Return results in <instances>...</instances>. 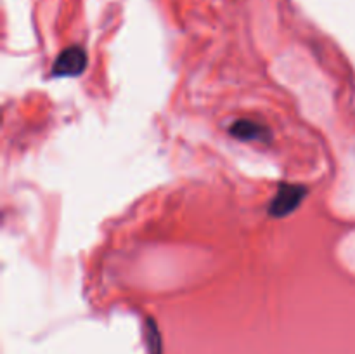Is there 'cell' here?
<instances>
[{
	"mask_svg": "<svg viewBox=\"0 0 355 354\" xmlns=\"http://www.w3.org/2000/svg\"><path fill=\"white\" fill-rule=\"evenodd\" d=\"M232 137L241 141H267L270 139V132L266 125H260L252 120H238L229 128Z\"/></svg>",
	"mask_w": 355,
	"mask_h": 354,
	"instance_id": "3",
	"label": "cell"
},
{
	"mask_svg": "<svg viewBox=\"0 0 355 354\" xmlns=\"http://www.w3.org/2000/svg\"><path fill=\"white\" fill-rule=\"evenodd\" d=\"M305 194H307V187L297 186V184H281L276 196L270 201L269 214L272 217H284V215L291 214L293 210H297Z\"/></svg>",
	"mask_w": 355,
	"mask_h": 354,
	"instance_id": "1",
	"label": "cell"
},
{
	"mask_svg": "<svg viewBox=\"0 0 355 354\" xmlns=\"http://www.w3.org/2000/svg\"><path fill=\"white\" fill-rule=\"evenodd\" d=\"M87 66V52L80 45L64 49L54 61L52 73L55 76H78Z\"/></svg>",
	"mask_w": 355,
	"mask_h": 354,
	"instance_id": "2",
	"label": "cell"
}]
</instances>
